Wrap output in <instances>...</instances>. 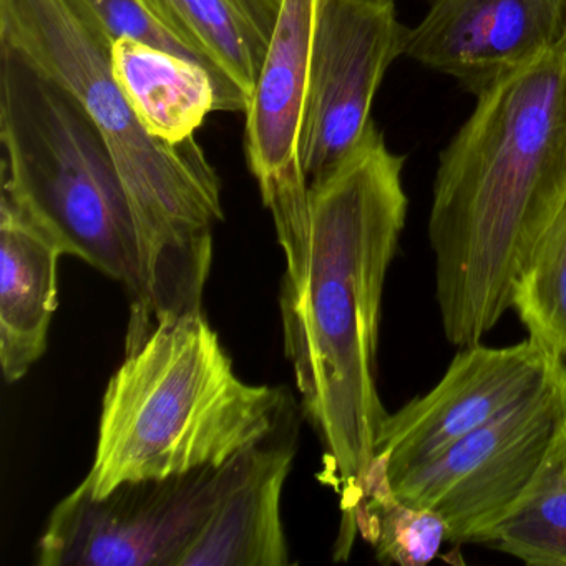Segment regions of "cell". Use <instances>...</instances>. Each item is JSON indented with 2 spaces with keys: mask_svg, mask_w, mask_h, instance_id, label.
Listing matches in <instances>:
<instances>
[{
  "mask_svg": "<svg viewBox=\"0 0 566 566\" xmlns=\"http://www.w3.org/2000/svg\"><path fill=\"white\" fill-rule=\"evenodd\" d=\"M403 158L376 124L357 150L310 188V243L297 281H281L284 353L307 422L340 495L334 546L347 559L377 433L389 413L376 384L384 284L406 227Z\"/></svg>",
  "mask_w": 566,
  "mask_h": 566,
  "instance_id": "6da1fadb",
  "label": "cell"
},
{
  "mask_svg": "<svg viewBox=\"0 0 566 566\" xmlns=\"http://www.w3.org/2000/svg\"><path fill=\"white\" fill-rule=\"evenodd\" d=\"M565 203L566 41L476 97L440 155L429 240L450 344H479L512 310L516 283Z\"/></svg>",
  "mask_w": 566,
  "mask_h": 566,
  "instance_id": "7a4b0ae2",
  "label": "cell"
},
{
  "mask_svg": "<svg viewBox=\"0 0 566 566\" xmlns=\"http://www.w3.org/2000/svg\"><path fill=\"white\" fill-rule=\"evenodd\" d=\"M2 190L64 247L124 284L127 343L167 316L201 311L151 234L107 138L74 92L18 49L0 44Z\"/></svg>",
  "mask_w": 566,
  "mask_h": 566,
  "instance_id": "3957f363",
  "label": "cell"
},
{
  "mask_svg": "<svg viewBox=\"0 0 566 566\" xmlns=\"http://www.w3.org/2000/svg\"><path fill=\"white\" fill-rule=\"evenodd\" d=\"M283 410L281 390L237 376L203 311L164 317L127 344L82 485L104 496L124 482L224 465L266 440Z\"/></svg>",
  "mask_w": 566,
  "mask_h": 566,
  "instance_id": "277c9868",
  "label": "cell"
},
{
  "mask_svg": "<svg viewBox=\"0 0 566 566\" xmlns=\"http://www.w3.org/2000/svg\"><path fill=\"white\" fill-rule=\"evenodd\" d=\"M0 44L57 78L107 138L155 240L203 296L213 228L224 220L221 181L197 140L151 137L112 71V41L75 0H0Z\"/></svg>",
  "mask_w": 566,
  "mask_h": 566,
  "instance_id": "5b68a950",
  "label": "cell"
},
{
  "mask_svg": "<svg viewBox=\"0 0 566 566\" xmlns=\"http://www.w3.org/2000/svg\"><path fill=\"white\" fill-rule=\"evenodd\" d=\"M258 446L221 467L124 482L104 496L81 483L52 510L38 565L180 566L221 500L253 465Z\"/></svg>",
  "mask_w": 566,
  "mask_h": 566,
  "instance_id": "8992f818",
  "label": "cell"
},
{
  "mask_svg": "<svg viewBox=\"0 0 566 566\" xmlns=\"http://www.w3.org/2000/svg\"><path fill=\"white\" fill-rule=\"evenodd\" d=\"M566 416V364L539 389L390 483L432 510L450 542L492 543L545 460Z\"/></svg>",
  "mask_w": 566,
  "mask_h": 566,
  "instance_id": "52a82bcc",
  "label": "cell"
},
{
  "mask_svg": "<svg viewBox=\"0 0 566 566\" xmlns=\"http://www.w3.org/2000/svg\"><path fill=\"white\" fill-rule=\"evenodd\" d=\"M407 29L394 2L317 0L301 167L310 188L336 171L374 125V98Z\"/></svg>",
  "mask_w": 566,
  "mask_h": 566,
  "instance_id": "ba28073f",
  "label": "cell"
},
{
  "mask_svg": "<svg viewBox=\"0 0 566 566\" xmlns=\"http://www.w3.org/2000/svg\"><path fill=\"white\" fill-rule=\"evenodd\" d=\"M426 396L387 416L373 462L392 483L549 382L566 360L533 339L509 347H462Z\"/></svg>",
  "mask_w": 566,
  "mask_h": 566,
  "instance_id": "9c48e42d",
  "label": "cell"
},
{
  "mask_svg": "<svg viewBox=\"0 0 566 566\" xmlns=\"http://www.w3.org/2000/svg\"><path fill=\"white\" fill-rule=\"evenodd\" d=\"M317 0H283L247 111L244 150L287 256L310 237V184L301 134L310 88Z\"/></svg>",
  "mask_w": 566,
  "mask_h": 566,
  "instance_id": "30bf717a",
  "label": "cell"
},
{
  "mask_svg": "<svg viewBox=\"0 0 566 566\" xmlns=\"http://www.w3.org/2000/svg\"><path fill=\"white\" fill-rule=\"evenodd\" d=\"M566 41V0H427L403 57L480 97Z\"/></svg>",
  "mask_w": 566,
  "mask_h": 566,
  "instance_id": "8fae6325",
  "label": "cell"
},
{
  "mask_svg": "<svg viewBox=\"0 0 566 566\" xmlns=\"http://www.w3.org/2000/svg\"><path fill=\"white\" fill-rule=\"evenodd\" d=\"M61 241L8 191L0 195V367L15 384L48 349Z\"/></svg>",
  "mask_w": 566,
  "mask_h": 566,
  "instance_id": "7c38bea8",
  "label": "cell"
},
{
  "mask_svg": "<svg viewBox=\"0 0 566 566\" xmlns=\"http://www.w3.org/2000/svg\"><path fill=\"white\" fill-rule=\"evenodd\" d=\"M214 78L217 112L247 114L283 0H138Z\"/></svg>",
  "mask_w": 566,
  "mask_h": 566,
  "instance_id": "4fadbf2b",
  "label": "cell"
},
{
  "mask_svg": "<svg viewBox=\"0 0 566 566\" xmlns=\"http://www.w3.org/2000/svg\"><path fill=\"white\" fill-rule=\"evenodd\" d=\"M277 430L258 446L253 465L221 500L180 566L291 565L281 495L294 446Z\"/></svg>",
  "mask_w": 566,
  "mask_h": 566,
  "instance_id": "5bb4252c",
  "label": "cell"
},
{
  "mask_svg": "<svg viewBox=\"0 0 566 566\" xmlns=\"http://www.w3.org/2000/svg\"><path fill=\"white\" fill-rule=\"evenodd\" d=\"M112 71L145 130L158 140L184 145L211 112L218 92L207 69L134 39L112 44Z\"/></svg>",
  "mask_w": 566,
  "mask_h": 566,
  "instance_id": "9a60e30c",
  "label": "cell"
},
{
  "mask_svg": "<svg viewBox=\"0 0 566 566\" xmlns=\"http://www.w3.org/2000/svg\"><path fill=\"white\" fill-rule=\"evenodd\" d=\"M493 545L526 565L566 566V416Z\"/></svg>",
  "mask_w": 566,
  "mask_h": 566,
  "instance_id": "2e32d148",
  "label": "cell"
},
{
  "mask_svg": "<svg viewBox=\"0 0 566 566\" xmlns=\"http://www.w3.org/2000/svg\"><path fill=\"white\" fill-rule=\"evenodd\" d=\"M357 535L376 548L382 563L423 566L450 542L446 522L432 510L394 495L386 472L370 467L356 516Z\"/></svg>",
  "mask_w": 566,
  "mask_h": 566,
  "instance_id": "e0dca14e",
  "label": "cell"
},
{
  "mask_svg": "<svg viewBox=\"0 0 566 566\" xmlns=\"http://www.w3.org/2000/svg\"><path fill=\"white\" fill-rule=\"evenodd\" d=\"M512 307L530 339L566 360V203L533 250Z\"/></svg>",
  "mask_w": 566,
  "mask_h": 566,
  "instance_id": "ac0fdd59",
  "label": "cell"
},
{
  "mask_svg": "<svg viewBox=\"0 0 566 566\" xmlns=\"http://www.w3.org/2000/svg\"><path fill=\"white\" fill-rule=\"evenodd\" d=\"M112 41L134 39L160 51L170 52L177 57L197 62V55L177 41L160 22L138 0H75Z\"/></svg>",
  "mask_w": 566,
  "mask_h": 566,
  "instance_id": "d6986e66",
  "label": "cell"
},
{
  "mask_svg": "<svg viewBox=\"0 0 566 566\" xmlns=\"http://www.w3.org/2000/svg\"><path fill=\"white\" fill-rule=\"evenodd\" d=\"M377 2H394V0H377Z\"/></svg>",
  "mask_w": 566,
  "mask_h": 566,
  "instance_id": "ffe728a7",
  "label": "cell"
}]
</instances>
